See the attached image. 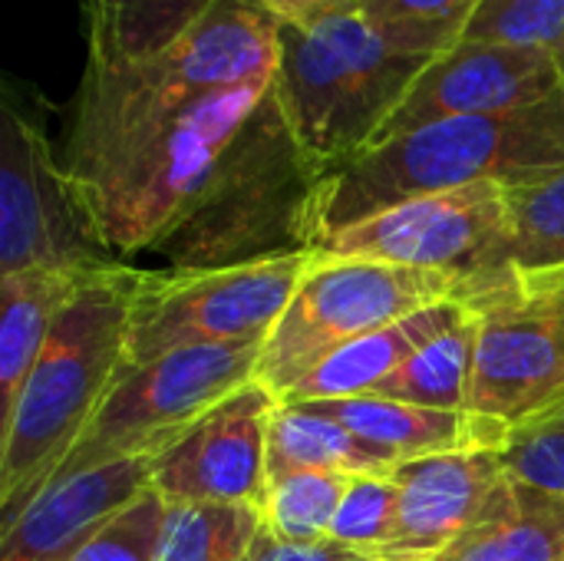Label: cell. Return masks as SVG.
<instances>
[{
  "mask_svg": "<svg viewBox=\"0 0 564 561\" xmlns=\"http://www.w3.org/2000/svg\"><path fill=\"white\" fill-rule=\"evenodd\" d=\"M311 251L443 271L469 288L509 268V185L482 182L410 198L327 235Z\"/></svg>",
  "mask_w": 564,
  "mask_h": 561,
  "instance_id": "7c38bea8",
  "label": "cell"
},
{
  "mask_svg": "<svg viewBox=\"0 0 564 561\" xmlns=\"http://www.w3.org/2000/svg\"><path fill=\"white\" fill-rule=\"evenodd\" d=\"M383 473L393 470L383 463L364 440L347 427L317 413L304 403H278L268 423V483L291 473Z\"/></svg>",
  "mask_w": 564,
  "mask_h": 561,
  "instance_id": "7402d4cb",
  "label": "cell"
},
{
  "mask_svg": "<svg viewBox=\"0 0 564 561\" xmlns=\"http://www.w3.org/2000/svg\"><path fill=\"white\" fill-rule=\"evenodd\" d=\"M271 83L212 93L69 172L112 258L149 255L188 215Z\"/></svg>",
  "mask_w": 564,
  "mask_h": 561,
  "instance_id": "5b68a950",
  "label": "cell"
},
{
  "mask_svg": "<svg viewBox=\"0 0 564 561\" xmlns=\"http://www.w3.org/2000/svg\"><path fill=\"white\" fill-rule=\"evenodd\" d=\"M119 265L86 215V205L56 159L40 93L13 76L0 89V274L69 271L93 274Z\"/></svg>",
  "mask_w": 564,
  "mask_h": 561,
  "instance_id": "9c48e42d",
  "label": "cell"
},
{
  "mask_svg": "<svg viewBox=\"0 0 564 561\" xmlns=\"http://www.w3.org/2000/svg\"><path fill=\"white\" fill-rule=\"evenodd\" d=\"M400 519L383 561H433L453 549L486 513L509 470L499 450L443 453L393 466Z\"/></svg>",
  "mask_w": 564,
  "mask_h": 561,
  "instance_id": "9a60e30c",
  "label": "cell"
},
{
  "mask_svg": "<svg viewBox=\"0 0 564 561\" xmlns=\"http://www.w3.org/2000/svg\"><path fill=\"white\" fill-rule=\"evenodd\" d=\"M281 26H307L324 20L327 13L347 7L350 0H261Z\"/></svg>",
  "mask_w": 564,
  "mask_h": 561,
  "instance_id": "d6a6232c",
  "label": "cell"
},
{
  "mask_svg": "<svg viewBox=\"0 0 564 561\" xmlns=\"http://www.w3.org/2000/svg\"><path fill=\"white\" fill-rule=\"evenodd\" d=\"M509 268L564 265V169L509 188Z\"/></svg>",
  "mask_w": 564,
  "mask_h": 561,
  "instance_id": "484cf974",
  "label": "cell"
},
{
  "mask_svg": "<svg viewBox=\"0 0 564 561\" xmlns=\"http://www.w3.org/2000/svg\"><path fill=\"white\" fill-rule=\"evenodd\" d=\"M149 486L152 460H122L53 479L3 526L0 561H69Z\"/></svg>",
  "mask_w": 564,
  "mask_h": 561,
  "instance_id": "2e32d148",
  "label": "cell"
},
{
  "mask_svg": "<svg viewBox=\"0 0 564 561\" xmlns=\"http://www.w3.org/2000/svg\"><path fill=\"white\" fill-rule=\"evenodd\" d=\"M278 397L251 380L212 407L152 460V489L169 506H258L268 493V423Z\"/></svg>",
  "mask_w": 564,
  "mask_h": 561,
  "instance_id": "4fadbf2b",
  "label": "cell"
},
{
  "mask_svg": "<svg viewBox=\"0 0 564 561\" xmlns=\"http://www.w3.org/2000/svg\"><path fill=\"white\" fill-rule=\"evenodd\" d=\"M317 413H327L340 427H347L357 440H364L383 463L400 466L443 453H469V450H499L509 433L502 423H492L469 410H430L416 403H400L387 397H350L327 403H304Z\"/></svg>",
  "mask_w": 564,
  "mask_h": 561,
  "instance_id": "e0dca14e",
  "label": "cell"
},
{
  "mask_svg": "<svg viewBox=\"0 0 564 561\" xmlns=\"http://www.w3.org/2000/svg\"><path fill=\"white\" fill-rule=\"evenodd\" d=\"M261 529L258 506H169L159 561H245Z\"/></svg>",
  "mask_w": 564,
  "mask_h": 561,
  "instance_id": "cb8c5ba5",
  "label": "cell"
},
{
  "mask_svg": "<svg viewBox=\"0 0 564 561\" xmlns=\"http://www.w3.org/2000/svg\"><path fill=\"white\" fill-rule=\"evenodd\" d=\"M502 463L516 479L564 496V410L512 430L502 446Z\"/></svg>",
  "mask_w": 564,
  "mask_h": 561,
  "instance_id": "f546056e",
  "label": "cell"
},
{
  "mask_svg": "<svg viewBox=\"0 0 564 561\" xmlns=\"http://www.w3.org/2000/svg\"><path fill=\"white\" fill-rule=\"evenodd\" d=\"M397 519H400V486L393 470L360 473L350 479L344 493V503L330 526V539L380 555L397 536Z\"/></svg>",
  "mask_w": 564,
  "mask_h": 561,
  "instance_id": "83f0119b",
  "label": "cell"
},
{
  "mask_svg": "<svg viewBox=\"0 0 564 561\" xmlns=\"http://www.w3.org/2000/svg\"><path fill=\"white\" fill-rule=\"evenodd\" d=\"M83 278L50 268L0 274V420L13 410L59 311Z\"/></svg>",
  "mask_w": 564,
  "mask_h": 561,
  "instance_id": "ffe728a7",
  "label": "cell"
},
{
  "mask_svg": "<svg viewBox=\"0 0 564 561\" xmlns=\"http://www.w3.org/2000/svg\"><path fill=\"white\" fill-rule=\"evenodd\" d=\"M142 268L93 271L59 311L13 410L0 420V513L10 526L59 473L126 367Z\"/></svg>",
  "mask_w": 564,
  "mask_h": 561,
  "instance_id": "3957f363",
  "label": "cell"
},
{
  "mask_svg": "<svg viewBox=\"0 0 564 561\" xmlns=\"http://www.w3.org/2000/svg\"><path fill=\"white\" fill-rule=\"evenodd\" d=\"M317 185L271 83L198 202L149 255L169 265L165 274H188L304 251Z\"/></svg>",
  "mask_w": 564,
  "mask_h": 561,
  "instance_id": "8992f818",
  "label": "cell"
},
{
  "mask_svg": "<svg viewBox=\"0 0 564 561\" xmlns=\"http://www.w3.org/2000/svg\"><path fill=\"white\" fill-rule=\"evenodd\" d=\"M558 63H562V79H564V53H562V56H558Z\"/></svg>",
  "mask_w": 564,
  "mask_h": 561,
  "instance_id": "836d02e7",
  "label": "cell"
},
{
  "mask_svg": "<svg viewBox=\"0 0 564 561\" xmlns=\"http://www.w3.org/2000/svg\"><path fill=\"white\" fill-rule=\"evenodd\" d=\"M459 36V26L390 23L350 3L317 23L281 26L274 89L321 179L380 139L420 73Z\"/></svg>",
  "mask_w": 564,
  "mask_h": 561,
  "instance_id": "6da1fadb",
  "label": "cell"
},
{
  "mask_svg": "<svg viewBox=\"0 0 564 561\" xmlns=\"http://www.w3.org/2000/svg\"><path fill=\"white\" fill-rule=\"evenodd\" d=\"M473 357H476V317L466 308L453 327H446L420 350H413L406 364L373 390V397L416 403L430 410H469Z\"/></svg>",
  "mask_w": 564,
  "mask_h": 561,
  "instance_id": "603a6c76",
  "label": "cell"
},
{
  "mask_svg": "<svg viewBox=\"0 0 564 561\" xmlns=\"http://www.w3.org/2000/svg\"><path fill=\"white\" fill-rule=\"evenodd\" d=\"M562 89V63L549 50L456 40L420 73L377 142L436 119L529 109L558 96Z\"/></svg>",
  "mask_w": 564,
  "mask_h": 561,
  "instance_id": "5bb4252c",
  "label": "cell"
},
{
  "mask_svg": "<svg viewBox=\"0 0 564 561\" xmlns=\"http://www.w3.org/2000/svg\"><path fill=\"white\" fill-rule=\"evenodd\" d=\"M479 0H350L354 10L390 20V23H423V26H466Z\"/></svg>",
  "mask_w": 564,
  "mask_h": 561,
  "instance_id": "4dcf8cb0",
  "label": "cell"
},
{
  "mask_svg": "<svg viewBox=\"0 0 564 561\" xmlns=\"http://www.w3.org/2000/svg\"><path fill=\"white\" fill-rule=\"evenodd\" d=\"M564 169V89L496 116L436 119L360 152L324 175L307 218V248L383 208L482 182L509 188Z\"/></svg>",
  "mask_w": 564,
  "mask_h": 561,
  "instance_id": "7a4b0ae2",
  "label": "cell"
},
{
  "mask_svg": "<svg viewBox=\"0 0 564 561\" xmlns=\"http://www.w3.org/2000/svg\"><path fill=\"white\" fill-rule=\"evenodd\" d=\"M350 473H291L268 483L261 516L264 529L281 542H321L330 539L334 516L350 486Z\"/></svg>",
  "mask_w": 564,
  "mask_h": 561,
  "instance_id": "d4e9b609",
  "label": "cell"
},
{
  "mask_svg": "<svg viewBox=\"0 0 564 561\" xmlns=\"http://www.w3.org/2000/svg\"><path fill=\"white\" fill-rule=\"evenodd\" d=\"M433 561H564V496L509 473L476 526Z\"/></svg>",
  "mask_w": 564,
  "mask_h": 561,
  "instance_id": "d6986e66",
  "label": "cell"
},
{
  "mask_svg": "<svg viewBox=\"0 0 564 561\" xmlns=\"http://www.w3.org/2000/svg\"><path fill=\"white\" fill-rule=\"evenodd\" d=\"M278 36L281 23L261 0H218L182 40L155 56L132 63L86 60L66 129V172L212 93L271 83Z\"/></svg>",
  "mask_w": 564,
  "mask_h": 561,
  "instance_id": "277c9868",
  "label": "cell"
},
{
  "mask_svg": "<svg viewBox=\"0 0 564 561\" xmlns=\"http://www.w3.org/2000/svg\"><path fill=\"white\" fill-rule=\"evenodd\" d=\"M463 301L476 317L469 413L519 430L564 410V265L506 268Z\"/></svg>",
  "mask_w": 564,
  "mask_h": 561,
  "instance_id": "ba28073f",
  "label": "cell"
},
{
  "mask_svg": "<svg viewBox=\"0 0 564 561\" xmlns=\"http://www.w3.org/2000/svg\"><path fill=\"white\" fill-rule=\"evenodd\" d=\"M258 354L261 344H212L126 364L56 479L122 460H155L254 380Z\"/></svg>",
  "mask_w": 564,
  "mask_h": 561,
  "instance_id": "30bf717a",
  "label": "cell"
},
{
  "mask_svg": "<svg viewBox=\"0 0 564 561\" xmlns=\"http://www.w3.org/2000/svg\"><path fill=\"white\" fill-rule=\"evenodd\" d=\"M311 258L314 251L304 248L215 271H145L132 301L126 364L182 347L264 344Z\"/></svg>",
  "mask_w": 564,
  "mask_h": 561,
  "instance_id": "8fae6325",
  "label": "cell"
},
{
  "mask_svg": "<svg viewBox=\"0 0 564 561\" xmlns=\"http://www.w3.org/2000/svg\"><path fill=\"white\" fill-rule=\"evenodd\" d=\"M459 40L564 53V0H479Z\"/></svg>",
  "mask_w": 564,
  "mask_h": 561,
  "instance_id": "4316f807",
  "label": "cell"
},
{
  "mask_svg": "<svg viewBox=\"0 0 564 561\" xmlns=\"http://www.w3.org/2000/svg\"><path fill=\"white\" fill-rule=\"evenodd\" d=\"M86 17V60L132 63L169 50L218 0H79Z\"/></svg>",
  "mask_w": 564,
  "mask_h": 561,
  "instance_id": "44dd1931",
  "label": "cell"
},
{
  "mask_svg": "<svg viewBox=\"0 0 564 561\" xmlns=\"http://www.w3.org/2000/svg\"><path fill=\"white\" fill-rule=\"evenodd\" d=\"M466 304L463 298L440 301L433 308H423L390 327H380L373 334H364L350 341L347 347L324 357L297 387H291L281 400L284 403H327V400H350L373 393L390 374H397L413 350H420L426 341L443 334L463 317Z\"/></svg>",
  "mask_w": 564,
  "mask_h": 561,
  "instance_id": "ac0fdd59",
  "label": "cell"
},
{
  "mask_svg": "<svg viewBox=\"0 0 564 561\" xmlns=\"http://www.w3.org/2000/svg\"><path fill=\"white\" fill-rule=\"evenodd\" d=\"M245 561H383L377 552L350 549L337 539L321 542H281L268 529L258 532L254 546L248 549Z\"/></svg>",
  "mask_w": 564,
  "mask_h": 561,
  "instance_id": "1f68e13d",
  "label": "cell"
},
{
  "mask_svg": "<svg viewBox=\"0 0 564 561\" xmlns=\"http://www.w3.org/2000/svg\"><path fill=\"white\" fill-rule=\"evenodd\" d=\"M463 278L373 258H311L284 314L264 337L254 380L278 400L324 357L423 308L463 298Z\"/></svg>",
  "mask_w": 564,
  "mask_h": 561,
  "instance_id": "52a82bcc",
  "label": "cell"
},
{
  "mask_svg": "<svg viewBox=\"0 0 564 561\" xmlns=\"http://www.w3.org/2000/svg\"><path fill=\"white\" fill-rule=\"evenodd\" d=\"M169 503L149 486L69 561H159Z\"/></svg>",
  "mask_w": 564,
  "mask_h": 561,
  "instance_id": "f1b7e54d",
  "label": "cell"
}]
</instances>
